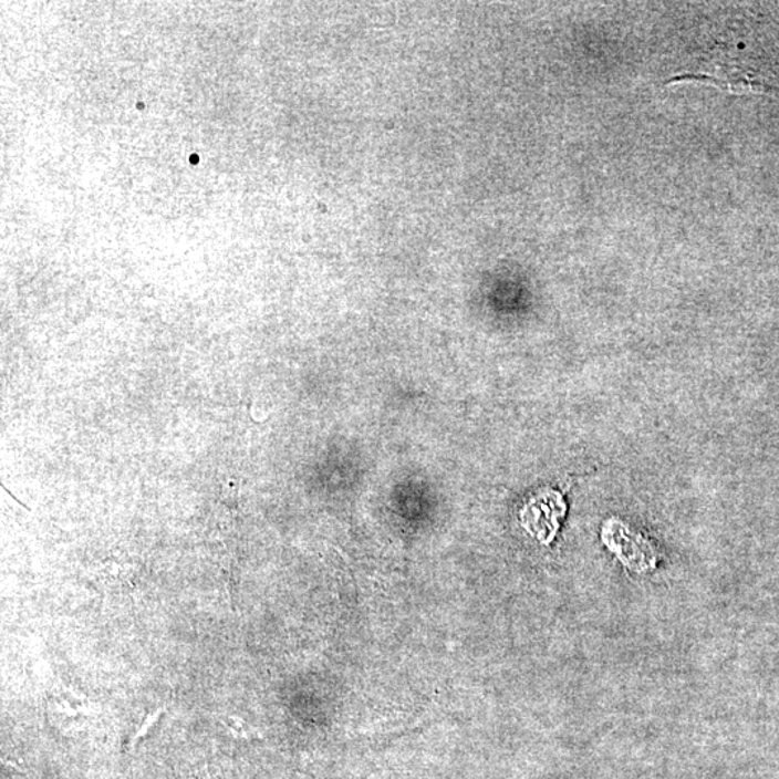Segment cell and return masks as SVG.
Returning a JSON list of instances; mask_svg holds the SVG:
<instances>
[{"mask_svg": "<svg viewBox=\"0 0 779 779\" xmlns=\"http://www.w3.org/2000/svg\"><path fill=\"white\" fill-rule=\"evenodd\" d=\"M602 541L625 568L636 573L648 572L657 564V552L645 537L629 524L611 519L603 524Z\"/></svg>", "mask_w": 779, "mask_h": 779, "instance_id": "cell-1", "label": "cell"}, {"mask_svg": "<svg viewBox=\"0 0 779 779\" xmlns=\"http://www.w3.org/2000/svg\"><path fill=\"white\" fill-rule=\"evenodd\" d=\"M567 515V502L554 489H541L520 511L522 529L541 544L549 546L560 529V519Z\"/></svg>", "mask_w": 779, "mask_h": 779, "instance_id": "cell-2", "label": "cell"}, {"mask_svg": "<svg viewBox=\"0 0 779 779\" xmlns=\"http://www.w3.org/2000/svg\"><path fill=\"white\" fill-rule=\"evenodd\" d=\"M237 487L236 484L230 481L225 488V502L228 507H235L237 503Z\"/></svg>", "mask_w": 779, "mask_h": 779, "instance_id": "cell-3", "label": "cell"}]
</instances>
